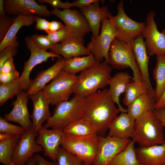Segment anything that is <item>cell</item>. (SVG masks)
I'll return each mask as SVG.
<instances>
[{"mask_svg": "<svg viewBox=\"0 0 165 165\" xmlns=\"http://www.w3.org/2000/svg\"><path fill=\"white\" fill-rule=\"evenodd\" d=\"M84 99L74 95L69 100L57 105L53 115L43 127L46 129L63 130L66 127L82 118Z\"/></svg>", "mask_w": 165, "mask_h": 165, "instance_id": "cell-5", "label": "cell"}, {"mask_svg": "<svg viewBox=\"0 0 165 165\" xmlns=\"http://www.w3.org/2000/svg\"><path fill=\"white\" fill-rule=\"evenodd\" d=\"M112 67L105 61L96 62L91 67L80 73L72 87V92L84 99L109 85Z\"/></svg>", "mask_w": 165, "mask_h": 165, "instance_id": "cell-2", "label": "cell"}, {"mask_svg": "<svg viewBox=\"0 0 165 165\" xmlns=\"http://www.w3.org/2000/svg\"><path fill=\"white\" fill-rule=\"evenodd\" d=\"M19 79L7 84H0V107L2 106L8 100L22 91L20 85Z\"/></svg>", "mask_w": 165, "mask_h": 165, "instance_id": "cell-34", "label": "cell"}, {"mask_svg": "<svg viewBox=\"0 0 165 165\" xmlns=\"http://www.w3.org/2000/svg\"><path fill=\"white\" fill-rule=\"evenodd\" d=\"M63 131L64 133L77 136L97 134V127L89 120L84 118L71 124L64 128Z\"/></svg>", "mask_w": 165, "mask_h": 165, "instance_id": "cell-30", "label": "cell"}, {"mask_svg": "<svg viewBox=\"0 0 165 165\" xmlns=\"http://www.w3.org/2000/svg\"><path fill=\"white\" fill-rule=\"evenodd\" d=\"M65 60L58 58L56 62L48 68L41 70L32 80L30 87L26 93L28 96L42 90L46 84L56 77L63 70Z\"/></svg>", "mask_w": 165, "mask_h": 165, "instance_id": "cell-21", "label": "cell"}, {"mask_svg": "<svg viewBox=\"0 0 165 165\" xmlns=\"http://www.w3.org/2000/svg\"><path fill=\"white\" fill-rule=\"evenodd\" d=\"M136 61L141 74L142 80L147 86L148 94L156 103V92L151 83L149 71L148 62L150 57L148 55L144 39L142 35L131 42Z\"/></svg>", "mask_w": 165, "mask_h": 165, "instance_id": "cell-16", "label": "cell"}, {"mask_svg": "<svg viewBox=\"0 0 165 165\" xmlns=\"http://www.w3.org/2000/svg\"><path fill=\"white\" fill-rule=\"evenodd\" d=\"M96 62L94 57L92 53L82 57H74L65 60L62 70L76 75L91 67Z\"/></svg>", "mask_w": 165, "mask_h": 165, "instance_id": "cell-28", "label": "cell"}, {"mask_svg": "<svg viewBox=\"0 0 165 165\" xmlns=\"http://www.w3.org/2000/svg\"><path fill=\"white\" fill-rule=\"evenodd\" d=\"M9 14L0 17V42L4 38L16 17Z\"/></svg>", "mask_w": 165, "mask_h": 165, "instance_id": "cell-37", "label": "cell"}, {"mask_svg": "<svg viewBox=\"0 0 165 165\" xmlns=\"http://www.w3.org/2000/svg\"><path fill=\"white\" fill-rule=\"evenodd\" d=\"M83 165H85V164H84Z\"/></svg>", "mask_w": 165, "mask_h": 165, "instance_id": "cell-53", "label": "cell"}, {"mask_svg": "<svg viewBox=\"0 0 165 165\" xmlns=\"http://www.w3.org/2000/svg\"><path fill=\"white\" fill-rule=\"evenodd\" d=\"M34 155L36 159L37 165H58L57 162L48 161L37 153Z\"/></svg>", "mask_w": 165, "mask_h": 165, "instance_id": "cell-48", "label": "cell"}, {"mask_svg": "<svg viewBox=\"0 0 165 165\" xmlns=\"http://www.w3.org/2000/svg\"><path fill=\"white\" fill-rule=\"evenodd\" d=\"M19 73L16 70L7 73H0V83L5 85L19 79Z\"/></svg>", "mask_w": 165, "mask_h": 165, "instance_id": "cell-42", "label": "cell"}, {"mask_svg": "<svg viewBox=\"0 0 165 165\" xmlns=\"http://www.w3.org/2000/svg\"><path fill=\"white\" fill-rule=\"evenodd\" d=\"M108 58L109 64L114 68L121 70L130 67L133 72L132 81L142 80L131 42H126L115 38L111 45Z\"/></svg>", "mask_w": 165, "mask_h": 165, "instance_id": "cell-6", "label": "cell"}, {"mask_svg": "<svg viewBox=\"0 0 165 165\" xmlns=\"http://www.w3.org/2000/svg\"><path fill=\"white\" fill-rule=\"evenodd\" d=\"M99 138L97 155L92 165H108L116 155L125 148L131 140L100 135Z\"/></svg>", "mask_w": 165, "mask_h": 165, "instance_id": "cell-15", "label": "cell"}, {"mask_svg": "<svg viewBox=\"0 0 165 165\" xmlns=\"http://www.w3.org/2000/svg\"><path fill=\"white\" fill-rule=\"evenodd\" d=\"M33 104L32 112L30 118L32 119V129L37 132L42 127V123L52 116L49 110L50 104L48 99L42 90L29 96Z\"/></svg>", "mask_w": 165, "mask_h": 165, "instance_id": "cell-19", "label": "cell"}, {"mask_svg": "<svg viewBox=\"0 0 165 165\" xmlns=\"http://www.w3.org/2000/svg\"><path fill=\"white\" fill-rule=\"evenodd\" d=\"M117 8V14L112 16L116 38L126 42H131L142 34L146 23L137 22L129 17L125 12L123 0L118 3Z\"/></svg>", "mask_w": 165, "mask_h": 165, "instance_id": "cell-9", "label": "cell"}, {"mask_svg": "<svg viewBox=\"0 0 165 165\" xmlns=\"http://www.w3.org/2000/svg\"><path fill=\"white\" fill-rule=\"evenodd\" d=\"M84 43L78 39L71 38L64 42L53 44L50 52L61 55L65 60L82 55H88L91 52L84 46Z\"/></svg>", "mask_w": 165, "mask_h": 165, "instance_id": "cell-23", "label": "cell"}, {"mask_svg": "<svg viewBox=\"0 0 165 165\" xmlns=\"http://www.w3.org/2000/svg\"><path fill=\"white\" fill-rule=\"evenodd\" d=\"M25 165H37L36 159L34 155L29 159Z\"/></svg>", "mask_w": 165, "mask_h": 165, "instance_id": "cell-50", "label": "cell"}, {"mask_svg": "<svg viewBox=\"0 0 165 165\" xmlns=\"http://www.w3.org/2000/svg\"><path fill=\"white\" fill-rule=\"evenodd\" d=\"M58 165H83L82 161L78 156L69 152L61 146L59 148L56 158Z\"/></svg>", "mask_w": 165, "mask_h": 165, "instance_id": "cell-35", "label": "cell"}, {"mask_svg": "<svg viewBox=\"0 0 165 165\" xmlns=\"http://www.w3.org/2000/svg\"><path fill=\"white\" fill-rule=\"evenodd\" d=\"M135 143L131 140L125 148L116 155L108 165H142L137 156Z\"/></svg>", "mask_w": 165, "mask_h": 165, "instance_id": "cell-29", "label": "cell"}, {"mask_svg": "<svg viewBox=\"0 0 165 165\" xmlns=\"http://www.w3.org/2000/svg\"><path fill=\"white\" fill-rule=\"evenodd\" d=\"M16 96V100L11 104L13 106V109L8 114L5 115L4 118L7 121L19 123L26 130H28L32 126L27 107L29 97L24 91H21Z\"/></svg>", "mask_w": 165, "mask_h": 165, "instance_id": "cell-18", "label": "cell"}, {"mask_svg": "<svg viewBox=\"0 0 165 165\" xmlns=\"http://www.w3.org/2000/svg\"><path fill=\"white\" fill-rule=\"evenodd\" d=\"M30 37L38 48L44 51L50 50L53 45L46 36L44 35L35 34Z\"/></svg>", "mask_w": 165, "mask_h": 165, "instance_id": "cell-39", "label": "cell"}, {"mask_svg": "<svg viewBox=\"0 0 165 165\" xmlns=\"http://www.w3.org/2000/svg\"><path fill=\"white\" fill-rule=\"evenodd\" d=\"M153 111L161 121L163 127L165 128V108L154 109Z\"/></svg>", "mask_w": 165, "mask_h": 165, "instance_id": "cell-47", "label": "cell"}, {"mask_svg": "<svg viewBox=\"0 0 165 165\" xmlns=\"http://www.w3.org/2000/svg\"><path fill=\"white\" fill-rule=\"evenodd\" d=\"M16 70L14 66L13 57L6 61L0 68V73H7Z\"/></svg>", "mask_w": 165, "mask_h": 165, "instance_id": "cell-44", "label": "cell"}, {"mask_svg": "<svg viewBox=\"0 0 165 165\" xmlns=\"http://www.w3.org/2000/svg\"><path fill=\"white\" fill-rule=\"evenodd\" d=\"M36 143L41 146L44 150V155L53 162L56 161L57 154L61 146L63 130H48L43 126L37 132Z\"/></svg>", "mask_w": 165, "mask_h": 165, "instance_id": "cell-17", "label": "cell"}, {"mask_svg": "<svg viewBox=\"0 0 165 165\" xmlns=\"http://www.w3.org/2000/svg\"><path fill=\"white\" fill-rule=\"evenodd\" d=\"M46 36L53 44L60 43L72 38L65 26L64 28Z\"/></svg>", "mask_w": 165, "mask_h": 165, "instance_id": "cell-38", "label": "cell"}, {"mask_svg": "<svg viewBox=\"0 0 165 165\" xmlns=\"http://www.w3.org/2000/svg\"><path fill=\"white\" fill-rule=\"evenodd\" d=\"M27 49L31 53L28 60L24 62L23 71L19 78V82L22 91L27 90L30 87L32 81L30 78V75L32 69L37 65L46 62L50 58L53 60L54 57L61 58L59 55L42 50L34 43L30 36H27L24 39Z\"/></svg>", "mask_w": 165, "mask_h": 165, "instance_id": "cell-11", "label": "cell"}, {"mask_svg": "<svg viewBox=\"0 0 165 165\" xmlns=\"http://www.w3.org/2000/svg\"><path fill=\"white\" fill-rule=\"evenodd\" d=\"M99 0H77L72 2V6L81 9L97 2H100Z\"/></svg>", "mask_w": 165, "mask_h": 165, "instance_id": "cell-46", "label": "cell"}, {"mask_svg": "<svg viewBox=\"0 0 165 165\" xmlns=\"http://www.w3.org/2000/svg\"><path fill=\"white\" fill-rule=\"evenodd\" d=\"M80 12L85 16L89 24L92 36L97 37L99 34L100 24L102 19L109 18L112 15L109 12L107 5L101 7L99 2L92 3L80 9Z\"/></svg>", "mask_w": 165, "mask_h": 165, "instance_id": "cell-22", "label": "cell"}, {"mask_svg": "<svg viewBox=\"0 0 165 165\" xmlns=\"http://www.w3.org/2000/svg\"><path fill=\"white\" fill-rule=\"evenodd\" d=\"M135 120L127 112L121 113L111 123L107 137L123 140L131 138Z\"/></svg>", "mask_w": 165, "mask_h": 165, "instance_id": "cell-20", "label": "cell"}, {"mask_svg": "<svg viewBox=\"0 0 165 165\" xmlns=\"http://www.w3.org/2000/svg\"><path fill=\"white\" fill-rule=\"evenodd\" d=\"M156 61L153 72V78L156 86V103L160 98L165 90V56H157Z\"/></svg>", "mask_w": 165, "mask_h": 165, "instance_id": "cell-31", "label": "cell"}, {"mask_svg": "<svg viewBox=\"0 0 165 165\" xmlns=\"http://www.w3.org/2000/svg\"><path fill=\"white\" fill-rule=\"evenodd\" d=\"M3 4L4 0H0V17H3L6 15Z\"/></svg>", "mask_w": 165, "mask_h": 165, "instance_id": "cell-51", "label": "cell"}, {"mask_svg": "<svg viewBox=\"0 0 165 165\" xmlns=\"http://www.w3.org/2000/svg\"><path fill=\"white\" fill-rule=\"evenodd\" d=\"M35 22H36L35 26L36 30L44 31L47 33L49 30L50 22L36 15Z\"/></svg>", "mask_w": 165, "mask_h": 165, "instance_id": "cell-43", "label": "cell"}, {"mask_svg": "<svg viewBox=\"0 0 165 165\" xmlns=\"http://www.w3.org/2000/svg\"><path fill=\"white\" fill-rule=\"evenodd\" d=\"M146 94H148L147 87L142 80L130 82L126 86L123 103L127 106L137 97Z\"/></svg>", "mask_w": 165, "mask_h": 165, "instance_id": "cell-33", "label": "cell"}, {"mask_svg": "<svg viewBox=\"0 0 165 165\" xmlns=\"http://www.w3.org/2000/svg\"><path fill=\"white\" fill-rule=\"evenodd\" d=\"M20 136L10 135L0 140V162L3 165H14L12 161L13 151Z\"/></svg>", "mask_w": 165, "mask_h": 165, "instance_id": "cell-32", "label": "cell"}, {"mask_svg": "<svg viewBox=\"0 0 165 165\" xmlns=\"http://www.w3.org/2000/svg\"><path fill=\"white\" fill-rule=\"evenodd\" d=\"M36 16L22 14L16 16L6 36L0 42V52L6 47L18 42L16 35L19 30L23 26H29L35 22Z\"/></svg>", "mask_w": 165, "mask_h": 165, "instance_id": "cell-26", "label": "cell"}, {"mask_svg": "<svg viewBox=\"0 0 165 165\" xmlns=\"http://www.w3.org/2000/svg\"><path fill=\"white\" fill-rule=\"evenodd\" d=\"M132 78V77L127 72H119L111 77L109 82L111 97L114 103L117 105L121 113L127 112V110L121 105L120 97L122 94L124 93L127 84Z\"/></svg>", "mask_w": 165, "mask_h": 165, "instance_id": "cell-25", "label": "cell"}, {"mask_svg": "<svg viewBox=\"0 0 165 165\" xmlns=\"http://www.w3.org/2000/svg\"><path fill=\"white\" fill-rule=\"evenodd\" d=\"M165 36V28L161 32Z\"/></svg>", "mask_w": 165, "mask_h": 165, "instance_id": "cell-52", "label": "cell"}, {"mask_svg": "<svg viewBox=\"0 0 165 165\" xmlns=\"http://www.w3.org/2000/svg\"><path fill=\"white\" fill-rule=\"evenodd\" d=\"M26 130L20 127L9 123L5 119L0 117V133L21 136Z\"/></svg>", "mask_w": 165, "mask_h": 165, "instance_id": "cell-36", "label": "cell"}, {"mask_svg": "<svg viewBox=\"0 0 165 165\" xmlns=\"http://www.w3.org/2000/svg\"><path fill=\"white\" fill-rule=\"evenodd\" d=\"M37 135L38 133L31 128L20 136L13 151L12 161L14 165H25L34 154L44 151L42 147L36 143Z\"/></svg>", "mask_w": 165, "mask_h": 165, "instance_id": "cell-13", "label": "cell"}, {"mask_svg": "<svg viewBox=\"0 0 165 165\" xmlns=\"http://www.w3.org/2000/svg\"><path fill=\"white\" fill-rule=\"evenodd\" d=\"M77 76L62 70L58 75L42 90L50 101V104L56 105L69 100L72 92V87L76 82Z\"/></svg>", "mask_w": 165, "mask_h": 165, "instance_id": "cell-8", "label": "cell"}, {"mask_svg": "<svg viewBox=\"0 0 165 165\" xmlns=\"http://www.w3.org/2000/svg\"><path fill=\"white\" fill-rule=\"evenodd\" d=\"M101 23L100 33L96 37L92 35L91 40L86 47L93 55L96 62H102L104 59L109 64L108 54L110 46L116 37L112 14L109 18H104Z\"/></svg>", "mask_w": 165, "mask_h": 165, "instance_id": "cell-7", "label": "cell"}, {"mask_svg": "<svg viewBox=\"0 0 165 165\" xmlns=\"http://www.w3.org/2000/svg\"><path fill=\"white\" fill-rule=\"evenodd\" d=\"M156 103L148 94L139 96L127 106V113L135 120L154 109Z\"/></svg>", "mask_w": 165, "mask_h": 165, "instance_id": "cell-27", "label": "cell"}, {"mask_svg": "<svg viewBox=\"0 0 165 165\" xmlns=\"http://www.w3.org/2000/svg\"><path fill=\"white\" fill-rule=\"evenodd\" d=\"M3 5L6 13L16 16L20 14H35L48 17L51 14L46 6L40 4L35 0H4Z\"/></svg>", "mask_w": 165, "mask_h": 165, "instance_id": "cell-14", "label": "cell"}, {"mask_svg": "<svg viewBox=\"0 0 165 165\" xmlns=\"http://www.w3.org/2000/svg\"><path fill=\"white\" fill-rule=\"evenodd\" d=\"M105 88L83 99L82 118L90 121L97 128V134L104 136L113 120L120 112Z\"/></svg>", "mask_w": 165, "mask_h": 165, "instance_id": "cell-1", "label": "cell"}, {"mask_svg": "<svg viewBox=\"0 0 165 165\" xmlns=\"http://www.w3.org/2000/svg\"><path fill=\"white\" fill-rule=\"evenodd\" d=\"M155 14L153 11L148 12L146 18V26L142 34L150 57L155 55L165 56V36L157 29L155 20Z\"/></svg>", "mask_w": 165, "mask_h": 165, "instance_id": "cell-12", "label": "cell"}, {"mask_svg": "<svg viewBox=\"0 0 165 165\" xmlns=\"http://www.w3.org/2000/svg\"><path fill=\"white\" fill-rule=\"evenodd\" d=\"M99 135L95 134L77 136L64 133L61 146L79 157L86 165H92L96 158Z\"/></svg>", "mask_w": 165, "mask_h": 165, "instance_id": "cell-4", "label": "cell"}, {"mask_svg": "<svg viewBox=\"0 0 165 165\" xmlns=\"http://www.w3.org/2000/svg\"><path fill=\"white\" fill-rule=\"evenodd\" d=\"M51 12L64 22L72 38L85 43L84 37L91 30L88 21L81 12L70 9L63 10L53 9Z\"/></svg>", "mask_w": 165, "mask_h": 165, "instance_id": "cell-10", "label": "cell"}, {"mask_svg": "<svg viewBox=\"0 0 165 165\" xmlns=\"http://www.w3.org/2000/svg\"><path fill=\"white\" fill-rule=\"evenodd\" d=\"M37 2L41 4L43 3H47L52 6L53 9H63V10L73 7L72 2H64L60 0H38Z\"/></svg>", "mask_w": 165, "mask_h": 165, "instance_id": "cell-41", "label": "cell"}, {"mask_svg": "<svg viewBox=\"0 0 165 165\" xmlns=\"http://www.w3.org/2000/svg\"><path fill=\"white\" fill-rule=\"evenodd\" d=\"M137 158L142 165H165V141L162 144L135 148Z\"/></svg>", "mask_w": 165, "mask_h": 165, "instance_id": "cell-24", "label": "cell"}, {"mask_svg": "<svg viewBox=\"0 0 165 165\" xmlns=\"http://www.w3.org/2000/svg\"><path fill=\"white\" fill-rule=\"evenodd\" d=\"M165 108V90L160 99L154 105V109Z\"/></svg>", "mask_w": 165, "mask_h": 165, "instance_id": "cell-49", "label": "cell"}, {"mask_svg": "<svg viewBox=\"0 0 165 165\" xmlns=\"http://www.w3.org/2000/svg\"><path fill=\"white\" fill-rule=\"evenodd\" d=\"M18 46V42L6 47L0 52V68L7 59L16 54Z\"/></svg>", "mask_w": 165, "mask_h": 165, "instance_id": "cell-40", "label": "cell"}, {"mask_svg": "<svg viewBox=\"0 0 165 165\" xmlns=\"http://www.w3.org/2000/svg\"><path fill=\"white\" fill-rule=\"evenodd\" d=\"M65 27L61 22L53 20L50 22L49 30L47 33L48 35L55 32Z\"/></svg>", "mask_w": 165, "mask_h": 165, "instance_id": "cell-45", "label": "cell"}, {"mask_svg": "<svg viewBox=\"0 0 165 165\" xmlns=\"http://www.w3.org/2000/svg\"><path fill=\"white\" fill-rule=\"evenodd\" d=\"M153 111L144 114L135 120L131 138L140 146L160 145L165 141L164 127Z\"/></svg>", "mask_w": 165, "mask_h": 165, "instance_id": "cell-3", "label": "cell"}]
</instances>
